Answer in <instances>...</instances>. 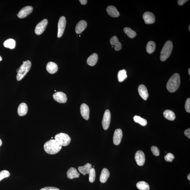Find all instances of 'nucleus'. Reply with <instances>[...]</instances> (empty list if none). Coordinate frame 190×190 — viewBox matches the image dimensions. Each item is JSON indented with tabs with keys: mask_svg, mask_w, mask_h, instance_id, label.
Instances as JSON below:
<instances>
[{
	"mask_svg": "<svg viewBox=\"0 0 190 190\" xmlns=\"http://www.w3.org/2000/svg\"><path fill=\"white\" fill-rule=\"evenodd\" d=\"M62 146L55 140H51L45 142L44 145L45 151L49 154L54 155L59 152Z\"/></svg>",
	"mask_w": 190,
	"mask_h": 190,
	"instance_id": "f257e3e1",
	"label": "nucleus"
},
{
	"mask_svg": "<svg viewBox=\"0 0 190 190\" xmlns=\"http://www.w3.org/2000/svg\"><path fill=\"white\" fill-rule=\"evenodd\" d=\"M180 77L178 73L173 74L167 83V88L169 92L173 93L178 90L180 84Z\"/></svg>",
	"mask_w": 190,
	"mask_h": 190,
	"instance_id": "f03ea898",
	"label": "nucleus"
},
{
	"mask_svg": "<svg viewBox=\"0 0 190 190\" xmlns=\"http://www.w3.org/2000/svg\"><path fill=\"white\" fill-rule=\"evenodd\" d=\"M32 63L29 60L23 62L17 72L16 78L18 81H21L26 76L31 68Z\"/></svg>",
	"mask_w": 190,
	"mask_h": 190,
	"instance_id": "7ed1b4c3",
	"label": "nucleus"
},
{
	"mask_svg": "<svg viewBox=\"0 0 190 190\" xmlns=\"http://www.w3.org/2000/svg\"><path fill=\"white\" fill-rule=\"evenodd\" d=\"M173 49V44L171 41H168L162 48L160 52V60L162 61H165L171 55Z\"/></svg>",
	"mask_w": 190,
	"mask_h": 190,
	"instance_id": "20e7f679",
	"label": "nucleus"
},
{
	"mask_svg": "<svg viewBox=\"0 0 190 190\" xmlns=\"http://www.w3.org/2000/svg\"><path fill=\"white\" fill-rule=\"evenodd\" d=\"M55 138L62 146L68 145L71 141L70 137L68 135L64 133H60L56 135Z\"/></svg>",
	"mask_w": 190,
	"mask_h": 190,
	"instance_id": "39448f33",
	"label": "nucleus"
},
{
	"mask_svg": "<svg viewBox=\"0 0 190 190\" xmlns=\"http://www.w3.org/2000/svg\"><path fill=\"white\" fill-rule=\"evenodd\" d=\"M66 21L64 16L60 18L58 24V37L61 38L63 36L66 25Z\"/></svg>",
	"mask_w": 190,
	"mask_h": 190,
	"instance_id": "423d86ee",
	"label": "nucleus"
},
{
	"mask_svg": "<svg viewBox=\"0 0 190 190\" xmlns=\"http://www.w3.org/2000/svg\"><path fill=\"white\" fill-rule=\"evenodd\" d=\"M111 115L110 111L107 109L104 114L103 120L102 121V126L105 130H107L110 125Z\"/></svg>",
	"mask_w": 190,
	"mask_h": 190,
	"instance_id": "0eeeda50",
	"label": "nucleus"
},
{
	"mask_svg": "<svg viewBox=\"0 0 190 190\" xmlns=\"http://www.w3.org/2000/svg\"><path fill=\"white\" fill-rule=\"evenodd\" d=\"M48 21L47 19H44L38 23L36 27L35 32L37 35H39L44 32L47 26Z\"/></svg>",
	"mask_w": 190,
	"mask_h": 190,
	"instance_id": "6e6552de",
	"label": "nucleus"
},
{
	"mask_svg": "<svg viewBox=\"0 0 190 190\" xmlns=\"http://www.w3.org/2000/svg\"><path fill=\"white\" fill-rule=\"evenodd\" d=\"M33 8L31 6H27L21 9L17 14L18 17L20 19L26 17L32 12Z\"/></svg>",
	"mask_w": 190,
	"mask_h": 190,
	"instance_id": "1a4fd4ad",
	"label": "nucleus"
},
{
	"mask_svg": "<svg viewBox=\"0 0 190 190\" xmlns=\"http://www.w3.org/2000/svg\"><path fill=\"white\" fill-rule=\"evenodd\" d=\"M54 99L58 103H65L67 101L66 95L62 92H56L53 95Z\"/></svg>",
	"mask_w": 190,
	"mask_h": 190,
	"instance_id": "9d476101",
	"label": "nucleus"
},
{
	"mask_svg": "<svg viewBox=\"0 0 190 190\" xmlns=\"http://www.w3.org/2000/svg\"><path fill=\"white\" fill-rule=\"evenodd\" d=\"M135 159L139 166H142L145 163V155L141 150L137 151L135 155Z\"/></svg>",
	"mask_w": 190,
	"mask_h": 190,
	"instance_id": "9b49d317",
	"label": "nucleus"
},
{
	"mask_svg": "<svg viewBox=\"0 0 190 190\" xmlns=\"http://www.w3.org/2000/svg\"><path fill=\"white\" fill-rule=\"evenodd\" d=\"M142 18L146 24H152L155 21V16L153 13L146 12L142 15Z\"/></svg>",
	"mask_w": 190,
	"mask_h": 190,
	"instance_id": "f8f14e48",
	"label": "nucleus"
},
{
	"mask_svg": "<svg viewBox=\"0 0 190 190\" xmlns=\"http://www.w3.org/2000/svg\"><path fill=\"white\" fill-rule=\"evenodd\" d=\"M123 137V132L121 129H118L115 130L113 137V142L115 145H119Z\"/></svg>",
	"mask_w": 190,
	"mask_h": 190,
	"instance_id": "ddd939ff",
	"label": "nucleus"
},
{
	"mask_svg": "<svg viewBox=\"0 0 190 190\" xmlns=\"http://www.w3.org/2000/svg\"><path fill=\"white\" fill-rule=\"evenodd\" d=\"M80 112L85 119L88 120L89 119V109L88 106L85 103L82 104L80 107Z\"/></svg>",
	"mask_w": 190,
	"mask_h": 190,
	"instance_id": "4468645a",
	"label": "nucleus"
},
{
	"mask_svg": "<svg viewBox=\"0 0 190 190\" xmlns=\"http://www.w3.org/2000/svg\"><path fill=\"white\" fill-rule=\"evenodd\" d=\"M138 92L142 99L146 100L149 97V94L147 88L143 85H140L138 87Z\"/></svg>",
	"mask_w": 190,
	"mask_h": 190,
	"instance_id": "2eb2a0df",
	"label": "nucleus"
},
{
	"mask_svg": "<svg viewBox=\"0 0 190 190\" xmlns=\"http://www.w3.org/2000/svg\"><path fill=\"white\" fill-rule=\"evenodd\" d=\"M87 26L86 22L81 20L78 23L75 28V31L77 34H81L83 32Z\"/></svg>",
	"mask_w": 190,
	"mask_h": 190,
	"instance_id": "dca6fc26",
	"label": "nucleus"
},
{
	"mask_svg": "<svg viewBox=\"0 0 190 190\" xmlns=\"http://www.w3.org/2000/svg\"><path fill=\"white\" fill-rule=\"evenodd\" d=\"M110 43L111 45H114L115 50L117 51L121 50L122 48L121 43L119 41L118 38L116 36H114L111 38Z\"/></svg>",
	"mask_w": 190,
	"mask_h": 190,
	"instance_id": "f3484780",
	"label": "nucleus"
},
{
	"mask_svg": "<svg viewBox=\"0 0 190 190\" xmlns=\"http://www.w3.org/2000/svg\"><path fill=\"white\" fill-rule=\"evenodd\" d=\"M46 69L49 73L53 74L57 72L58 67L56 64L53 62H50L47 63Z\"/></svg>",
	"mask_w": 190,
	"mask_h": 190,
	"instance_id": "a211bd4d",
	"label": "nucleus"
},
{
	"mask_svg": "<svg viewBox=\"0 0 190 190\" xmlns=\"http://www.w3.org/2000/svg\"><path fill=\"white\" fill-rule=\"evenodd\" d=\"M28 111V107L26 104L24 103L20 104L18 107V114L20 116H25Z\"/></svg>",
	"mask_w": 190,
	"mask_h": 190,
	"instance_id": "6ab92c4d",
	"label": "nucleus"
},
{
	"mask_svg": "<svg viewBox=\"0 0 190 190\" xmlns=\"http://www.w3.org/2000/svg\"><path fill=\"white\" fill-rule=\"evenodd\" d=\"M107 11L109 15L112 17H117L120 15L116 7L114 6H108L107 9Z\"/></svg>",
	"mask_w": 190,
	"mask_h": 190,
	"instance_id": "aec40b11",
	"label": "nucleus"
},
{
	"mask_svg": "<svg viewBox=\"0 0 190 190\" xmlns=\"http://www.w3.org/2000/svg\"><path fill=\"white\" fill-rule=\"evenodd\" d=\"M67 177L69 179H72L75 178H78L80 176V174L78 173L75 168L71 167L69 168L67 173Z\"/></svg>",
	"mask_w": 190,
	"mask_h": 190,
	"instance_id": "412c9836",
	"label": "nucleus"
},
{
	"mask_svg": "<svg viewBox=\"0 0 190 190\" xmlns=\"http://www.w3.org/2000/svg\"><path fill=\"white\" fill-rule=\"evenodd\" d=\"M110 175V173L107 169L104 168L102 170L100 176V181L102 183H105L107 181Z\"/></svg>",
	"mask_w": 190,
	"mask_h": 190,
	"instance_id": "4be33fe9",
	"label": "nucleus"
},
{
	"mask_svg": "<svg viewBox=\"0 0 190 190\" xmlns=\"http://www.w3.org/2000/svg\"><path fill=\"white\" fill-rule=\"evenodd\" d=\"M92 168V164L89 163H87L84 166L78 167V171L80 173L85 175L87 174V173H89L90 170Z\"/></svg>",
	"mask_w": 190,
	"mask_h": 190,
	"instance_id": "5701e85b",
	"label": "nucleus"
},
{
	"mask_svg": "<svg viewBox=\"0 0 190 190\" xmlns=\"http://www.w3.org/2000/svg\"><path fill=\"white\" fill-rule=\"evenodd\" d=\"M98 59V55L96 53L93 54L87 58V63L90 66H94L97 63Z\"/></svg>",
	"mask_w": 190,
	"mask_h": 190,
	"instance_id": "b1692460",
	"label": "nucleus"
},
{
	"mask_svg": "<svg viewBox=\"0 0 190 190\" xmlns=\"http://www.w3.org/2000/svg\"><path fill=\"white\" fill-rule=\"evenodd\" d=\"M163 116L166 119L171 121H173L174 120L175 117V115L173 111L167 109L164 111L163 112Z\"/></svg>",
	"mask_w": 190,
	"mask_h": 190,
	"instance_id": "393cba45",
	"label": "nucleus"
},
{
	"mask_svg": "<svg viewBox=\"0 0 190 190\" xmlns=\"http://www.w3.org/2000/svg\"><path fill=\"white\" fill-rule=\"evenodd\" d=\"M3 45L6 48L14 49L16 46V41L10 38L6 40L4 43Z\"/></svg>",
	"mask_w": 190,
	"mask_h": 190,
	"instance_id": "a878e982",
	"label": "nucleus"
},
{
	"mask_svg": "<svg viewBox=\"0 0 190 190\" xmlns=\"http://www.w3.org/2000/svg\"><path fill=\"white\" fill-rule=\"evenodd\" d=\"M156 49V43L154 42L150 41L147 43V47H146V50L149 54L152 53Z\"/></svg>",
	"mask_w": 190,
	"mask_h": 190,
	"instance_id": "bb28decb",
	"label": "nucleus"
},
{
	"mask_svg": "<svg viewBox=\"0 0 190 190\" xmlns=\"http://www.w3.org/2000/svg\"><path fill=\"white\" fill-rule=\"evenodd\" d=\"M137 187L140 190H149L150 187L147 183L142 181L139 182L136 184Z\"/></svg>",
	"mask_w": 190,
	"mask_h": 190,
	"instance_id": "cd10ccee",
	"label": "nucleus"
},
{
	"mask_svg": "<svg viewBox=\"0 0 190 190\" xmlns=\"http://www.w3.org/2000/svg\"><path fill=\"white\" fill-rule=\"evenodd\" d=\"M124 31L128 37L130 38H134L137 35L136 32L132 30L130 28H128V27H125L124 28Z\"/></svg>",
	"mask_w": 190,
	"mask_h": 190,
	"instance_id": "c85d7f7f",
	"label": "nucleus"
},
{
	"mask_svg": "<svg viewBox=\"0 0 190 190\" xmlns=\"http://www.w3.org/2000/svg\"><path fill=\"white\" fill-rule=\"evenodd\" d=\"M127 77V71L125 69L119 71L118 74V78L119 81L122 82Z\"/></svg>",
	"mask_w": 190,
	"mask_h": 190,
	"instance_id": "c756f323",
	"label": "nucleus"
},
{
	"mask_svg": "<svg viewBox=\"0 0 190 190\" xmlns=\"http://www.w3.org/2000/svg\"><path fill=\"white\" fill-rule=\"evenodd\" d=\"M133 120L135 122L140 124L142 126H145L147 125V120L139 116H135L133 117Z\"/></svg>",
	"mask_w": 190,
	"mask_h": 190,
	"instance_id": "7c9ffc66",
	"label": "nucleus"
},
{
	"mask_svg": "<svg viewBox=\"0 0 190 190\" xmlns=\"http://www.w3.org/2000/svg\"><path fill=\"white\" fill-rule=\"evenodd\" d=\"M89 181L91 183L94 182L96 178V171L94 168H92L89 173Z\"/></svg>",
	"mask_w": 190,
	"mask_h": 190,
	"instance_id": "2f4dec72",
	"label": "nucleus"
},
{
	"mask_svg": "<svg viewBox=\"0 0 190 190\" xmlns=\"http://www.w3.org/2000/svg\"><path fill=\"white\" fill-rule=\"evenodd\" d=\"M10 173L8 171L4 170L0 172V181L10 176Z\"/></svg>",
	"mask_w": 190,
	"mask_h": 190,
	"instance_id": "473e14b6",
	"label": "nucleus"
},
{
	"mask_svg": "<svg viewBox=\"0 0 190 190\" xmlns=\"http://www.w3.org/2000/svg\"><path fill=\"white\" fill-rule=\"evenodd\" d=\"M175 158V156L172 153H168L166 156L164 157V159L167 162H171Z\"/></svg>",
	"mask_w": 190,
	"mask_h": 190,
	"instance_id": "72a5a7b5",
	"label": "nucleus"
},
{
	"mask_svg": "<svg viewBox=\"0 0 190 190\" xmlns=\"http://www.w3.org/2000/svg\"><path fill=\"white\" fill-rule=\"evenodd\" d=\"M151 151L153 155L155 156H158L160 154V151L158 148L155 146L151 147Z\"/></svg>",
	"mask_w": 190,
	"mask_h": 190,
	"instance_id": "f704fd0d",
	"label": "nucleus"
},
{
	"mask_svg": "<svg viewBox=\"0 0 190 190\" xmlns=\"http://www.w3.org/2000/svg\"><path fill=\"white\" fill-rule=\"evenodd\" d=\"M185 110L188 113H190V99L188 98L186 100L185 104Z\"/></svg>",
	"mask_w": 190,
	"mask_h": 190,
	"instance_id": "c9c22d12",
	"label": "nucleus"
},
{
	"mask_svg": "<svg viewBox=\"0 0 190 190\" xmlns=\"http://www.w3.org/2000/svg\"><path fill=\"white\" fill-rule=\"evenodd\" d=\"M40 190H60L59 189H58V188L52 187H45L44 188H42V189Z\"/></svg>",
	"mask_w": 190,
	"mask_h": 190,
	"instance_id": "e433bc0d",
	"label": "nucleus"
},
{
	"mask_svg": "<svg viewBox=\"0 0 190 190\" xmlns=\"http://www.w3.org/2000/svg\"><path fill=\"white\" fill-rule=\"evenodd\" d=\"M184 134L185 136L190 139V129H188L186 130L184 132Z\"/></svg>",
	"mask_w": 190,
	"mask_h": 190,
	"instance_id": "4c0bfd02",
	"label": "nucleus"
},
{
	"mask_svg": "<svg viewBox=\"0 0 190 190\" xmlns=\"http://www.w3.org/2000/svg\"><path fill=\"white\" fill-rule=\"evenodd\" d=\"M187 1H188L187 0H178V5H180V6H182Z\"/></svg>",
	"mask_w": 190,
	"mask_h": 190,
	"instance_id": "58836bf2",
	"label": "nucleus"
},
{
	"mask_svg": "<svg viewBox=\"0 0 190 190\" xmlns=\"http://www.w3.org/2000/svg\"><path fill=\"white\" fill-rule=\"evenodd\" d=\"M79 1L80 3L83 5H85L86 4L87 1H86V0H80Z\"/></svg>",
	"mask_w": 190,
	"mask_h": 190,
	"instance_id": "ea45409f",
	"label": "nucleus"
},
{
	"mask_svg": "<svg viewBox=\"0 0 190 190\" xmlns=\"http://www.w3.org/2000/svg\"><path fill=\"white\" fill-rule=\"evenodd\" d=\"M187 178L188 179H189V181L190 180V174L189 173V175H188V177Z\"/></svg>",
	"mask_w": 190,
	"mask_h": 190,
	"instance_id": "a19ab883",
	"label": "nucleus"
},
{
	"mask_svg": "<svg viewBox=\"0 0 190 190\" xmlns=\"http://www.w3.org/2000/svg\"><path fill=\"white\" fill-rule=\"evenodd\" d=\"M2 144V142L1 140V139H0V146H1Z\"/></svg>",
	"mask_w": 190,
	"mask_h": 190,
	"instance_id": "79ce46f5",
	"label": "nucleus"
},
{
	"mask_svg": "<svg viewBox=\"0 0 190 190\" xmlns=\"http://www.w3.org/2000/svg\"><path fill=\"white\" fill-rule=\"evenodd\" d=\"M189 73L190 75V68L189 69Z\"/></svg>",
	"mask_w": 190,
	"mask_h": 190,
	"instance_id": "37998d69",
	"label": "nucleus"
},
{
	"mask_svg": "<svg viewBox=\"0 0 190 190\" xmlns=\"http://www.w3.org/2000/svg\"><path fill=\"white\" fill-rule=\"evenodd\" d=\"M2 60V58L1 56H0V61H1Z\"/></svg>",
	"mask_w": 190,
	"mask_h": 190,
	"instance_id": "c03bdc74",
	"label": "nucleus"
},
{
	"mask_svg": "<svg viewBox=\"0 0 190 190\" xmlns=\"http://www.w3.org/2000/svg\"><path fill=\"white\" fill-rule=\"evenodd\" d=\"M189 31H190V25H189Z\"/></svg>",
	"mask_w": 190,
	"mask_h": 190,
	"instance_id": "a18cd8bd",
	"label": "nucleus"
}]
</instances>
